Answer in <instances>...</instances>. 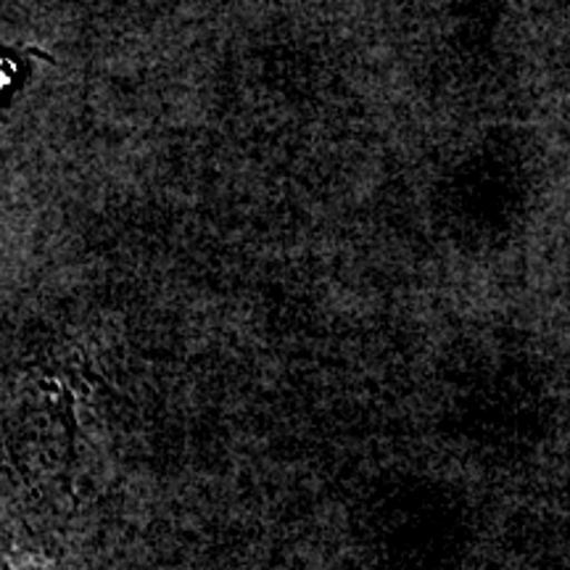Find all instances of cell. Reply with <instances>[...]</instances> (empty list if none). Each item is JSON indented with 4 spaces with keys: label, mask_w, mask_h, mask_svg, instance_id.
Returning <instances> with one entry per match:
<instances>
[{
    "label": "cell",
    "mask_w": 570,
    "mask_h": 570,
    "mask_svg": "<svg viewBox=\"0 0 570 570\" xmlns=\"http://www.w3.org/2000/svg\"><path fill=\"white\" fill-rule=\"evenodd\" d=\"M13 82V67L9 61L0 59V92L9 90V85Z\"/></svg>",
    "instance_id": "cell-1"
}]
</instances>
